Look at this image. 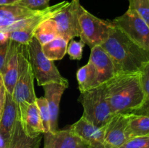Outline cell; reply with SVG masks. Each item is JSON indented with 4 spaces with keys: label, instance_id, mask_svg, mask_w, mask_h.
Returning a JSON list of instances; mask_svg holds the SVG:
<instances>
[{
    "label": "cell",
    "instance_id": "obj_1",
    "mask_svg": "<svg viewBox=\"0 0 149 148\" xmlns=\"http://www.w3.org/2000/svg\"><path fill=\"white\" fill-rule=\"evenodd\" d=\"M102 85L113 115L130 114L142 104L140 73H118Z\"/></svg>",
    "mask_w": 149,
    "mask_h": 148
},
{
    "label": "cell",
    "instance_id": "obj_2",
    "mask_svg": "<svg viewBox=\"0 0 149 148\" xmlns=\"http://www.w3.org/2000/svg\"><path fill=\"white\" fill-rule=\"evenodd\" d=\"M118 73H141L149 62V50L140 46L115 26L107 40L101 44Z\"/></svg>",
    "mask_w": 149,
    "mask_h": 148
},
{
    "label": "cell",
    "instance_id": "obj_3",
    "mask_svg": "<svg viewBox=\"0 0 149 148\" xmlns=\"http://www.w3.org/2000/svg\"><path fill=\"white\" fill-rule=\"evenodd\" d=\"M26 46L28 59L38 85L43 86L50 83H58L68 88V81L61 75L53 61L44 55L42 44L33 37Z\"/></svg>",
    "mask_w": 149,
    "mask_h": 148
},
{
    "label": "cell",
    "instance_id": "obj_4",
    "mask_svg": "<svg viewBox=\"0 0 149 148\" xmlns=\"http://www.w3.org/2000/svg\"><path fill=\"white\" fill-rule=\"evenodd\" d=\"M79 102L84 109L81 117L96 127L106 126L113 116L102 84L80 92Z\"/></svg>",
    "mask_w": 149,
    "mask_h": 148
},
{
    "label": "cell",
    "instance_id": "obj_5",
    "mask_svg": "<svg viewBox=\"0 0 149 148\" xmlns=\"http://www.w3.org/2000/svg\"><path fill=\"white\" fill-rule=\"evenodd\" d=\"M68 4L69 1H63L49 6L34 15L15 23L9 27L4 33L8 39L26 45L33 39L35 30L42 22L55 17Z\"/></svg>",
    "mask_w": 149,
    "mask_h": 148
},
{
    "label": "cell",
    "instance_id": "obj_6",
    "mask_svg": "<svg viewBox=\"0 0 149 148\" xmlns=\"http://www.w3.org/2000/svg\"><path fill=\"white\" fill-rule=\"evenodd\" d=\"M114 27L112 21L98 18L82 8L79 19V36L90 49L103 44Z\"/></svg>",
    "mask_w": 149,
    "mask_h": 148
},
{
    "label": "cell",
    "instance_id": "obj_7",
    "mask_svg": "<svg viewBox=\"0 0 149 148\" xmlns=\"http://www.w3.org/2000/svg\"><path fill=\"white\" fill-rule=\"evenodd\" d=\"M112 23L135 43L149 50V26L137 12L128 9Z\"/></svg>",
    "mask_w": 149,
    "mask_h": 148
},
{
    "label": "cell",
    "instance_id": "obj_8",
    "mask_svg": "<svg viewBox=\"0 0 149 148\" xmlns=\"http://www.w3.org/2000/svg\"><path fill=\"white\" fill-rule=\"evenodd\" d=\"M34 75L32 71L26 53V46L23 44L20 59L18 77L15 85L13 98L17 104L20 103L36 102V96L34 91Z\"/></svg>",
    "mask_w": 149,
    "mask_h": 148
},
{
    "label": "cell",
    "instance_id": "obj_9",
    "mask_svg": "<svg viewBox=\"0 0 149 148\" xmlns=\"http://www.w3.org/2000/svg\"><path fill=\"white\" fill-rule=\"evenodd\" d=\"M83 7L80 0H71L69 4L52 19L56 23L60 36L68 41L79 36V19Z\"/></svg>",
    "mask_w": 149,
    "mask_h": 148
},
{
    "label": "cell",
    "instance_id": "obj_10",
    "mask_svg": "<svg viewBox=\"0 0 149 148\" xmlns=\"http://www.w3.org/2000/svg\"><path fill=\"white\" fill-rule=\"evenodd\" d=\"M22 46V44L15 41L9 40L7 55L1 71L4 86L7 92L10 94H13L18 77Z\"/></svg>",
    "mask_w": 149,
    "mask_h": 148
},
{
    "label": "cell",
    "instance_id": "obj_11",
    "mask_svg": "<svg viewBox=\"0 0 149 148\" xmlns=\"http://www.w3.org/2000/svg\"><path fill=\"white\" fill-rule=\"evenodd\" d=\"M18 119L23 131L30 137L45 133L39 109L36 102L18 104Z\"/></svg>",
    "mask_w": 149,
    "mask_h": 148
},
{
    "label": "cell",
    "instance_id": "obj_12",
    "mask_svg": "<svg viewBox=\"0 0 149 148\" xmlns=\"http://www.w3.org/2000/svg\"><path fill=\"white\" fill-rule=\"evenodd\" d=\"M18 104L7 91L4 110L0 119V148H8L17 120Z\"/></svg>",
    "mask_w": 149,
    "mask_h": 148
},
{
    "label": "cell",
    "instance_id": "obj_13",
    "mask_svg": "<svg viewBox=\"0 0 149 148\" xmlns=\"http://www.w3.org/2000/svg\"><path fill=\"white\" fill-rule=\"evenodd\" d=\"M129 115H114L106 124L104 133L105 148H119L127 142L126 129Z\"/></svg>",
    "mask_w": 149,
    "mask_h": 148
},
{
    "label": "cell",
    "instance_id": "obj_14",
    "mask_svg": "<svg viewBox=\"0 0 149 148\" xmlns=\"http://www.w3.org/2000/svg\"><path fill=\"white\" fill-rule=\"evenodd\" d=\"M89 62L92 64L95 73L96 86L103 84L116 74L111 59L101 46L92 48Z\"/></svg>",
    "mask_w": 149,
    "mask_h": 148
},
{
    "label": "cell",
    "instance_id": "obj_15",
    "mask_svg": "<svg viewBox=\"0 0 149 148\" xmlns=\"http://www.w3.org/2000/svg\"><path fill=\"white\" fill-rule=\"evenodd\" d=\"M68 129L79 136L88 148H105L104 133L106 126L98 128L81 117Z\"/></svg>",
    "mask_w": 149,
    "mask_h": 148
},
{
    "label": "cell",
    "instance_id": "obj_16",
    "mask_svg": "<svg viewBox=\"0 0 149 148\" xmlns=\"http://www.w3.org/2000/svg\"><path fill=\"white\" fill-rule=\"evenodd\" d=\"M45 134V146L49 148H88L82 139L69 129L47 132Z\"/></svg>",
    "mask_w": 149,
    "mask_h": 148
},
{
    "label": "cell",
    "instance_id": "obj_17",
    "mask_svg": "<svg viewBox=\"0 0 149 148\" xmlns=\"http://www.w3.org/2000/svg\"><path fill=\"white\" fill-rule=\"evenodd\" d=\"M39 11L30 10L19 3L0 5V33H4L9 27Z\"/></svg>",
    "mask_w": 149,
    "mask_h": 148
},
{
    "label": "cell",
    "instance_id": "obj_18",
    "mask_svg": "<svg viewBox=\"0 0 149 148\" xmlns=\"http://www.w3.org/2000/svg\"><path fill=\"white\" fill-rule=\"evenodd\" d=\"M45 97L47 102L50 113V131H58V119L59 114V106L61 97L66 87L58 83H50L43 86Z\"/></svg>",
    "mask_w": 149,
    "mask_h": 148
},
{
    "label": "cell",
    "instance_id": "obj_19",
    "mask_svg": "<svg viewBox=\"0 0 149 148\" xmlns=\"http://www.w3.org/2000/svg\"><path fill=\"white\" fill-rule=\"evenodd\" d=\"M42 141V135L30 137L23 131L19 119L16 121L8 148H39Z\"/></svg>",
    "mask_w": 149,
    "mask_h": 148
},
{
    "label": "cell",
    "instance_id": "obj_20",
    "mask_svg": "<svg viewBox=\"0 0 149 148\" xmlns=\"http://www.w3.org/2000/svg\"><path fill=\"white\" fill-rule=\"evenodd\" d=\"M126 133L128 140L149 135V116L130 114Z\"/></svg>",
    "mask_w": 149,
    "mask_h": 148
},
{
    "label": "cell",
    "instance_id": "obj_21",
    "mask_svg": "<svg viewBox=\"0 0 149 148\" xmlns=\"http://www.w3.org/2000/svg\"><path fill=\"white\" fill-rule=\"evenodd\" d=\"M68 41L61 36L55 38L45 44L42 45V52L47 59L50 60H60L67 53Z\"/></svg>",
    "mask_w": 149,
    "mask_h": 148
},
{
    "label": "cell",
    "instance_id": "obj_22",
    "mask_svg": "<svg viewBox=\"0 0 149 148\" xmlns=\"http://www.w3.org/2000/svg\"><path fill=\"white\" fill-rule=\"evenodd\" d=\"M60 36L56 23L52 18L42 22L36 29L33 37L42 45L48 43Z\"/></svg>",
    "mask_w": 149,
    "mask_h": 148
},
{
    "label": "cell",
    "instance_id": "obj_23",
    "mask_svg": "<svg viewBox=\"0 0 149 148\" xmlns=\"http://www.w3.org/2000/svg\"><path fill=\"white\" fill-rule=\"evenodd\" d=\"M77 78L80 92L96 87L95 73L93 65L89 61L85 65L78 70Z\"/></svg>",
    "mask_w": 149,
    "mask_h": 148
},
{
    "label": "cell",
    "instance_id": "obj_24",
    "mask_svg": "<svg viewBox=\"0 0 149 148\" xmlns=\"http://www.w3.org/2000/svg\"><path fill=\"white\" fill-rule=\"evenodd\" d=\"M141 83L143 92V100L141 105L130 114L149 116V62L140 73Z\"/></svg>",
    "mask_w": 149,
    "mask_h": 148
},
{
    "label": "cell",
    "instance_id": "obj_25",
    "mask_svg": "<svg viewBox=\"0 0 149 148\" xmlns=\"http://www.w3.org/2000/svg\"><path fill=\"white\" fill-rule=\"evenodd\" d=\"M36 105L39 109V115L42 119L45 133L50 131V113L48 107L47 102L45 97L36 98Z\"/></svg>",
    "mask_w": 149,
    "mask_h": 148
},
{
    "label": "cell",
    "instance_id": "obj_26",
    "mask_svg": "<svg viewBox=\"0 0 149 148\" xmlns=\"http://www.w3.org/2000/svg\"><path fill=\"white\" fill-rule=\"evenodd\" d=\"M129 8L135 10L149 26V0H127Z\"/></svg>",
    "mask_w": 149,
    "mask_h": 148
},
{
    "label": "cell",
    "instance_id": "obj_27",
    "mask_svg": "<svg viewBox=\"0 0 149 148\" xmlns=\"http://www.w3.org/2000/svg\"><path fill=\"white\" fill-rule=\"evenodd\" d=\"M85 44L80 40L79 41L71 39L70 43L68 44L67 47V54L69 55L71 59H79L82 57L83 49H84Z\"/></svg>",
    "mask_w": 149,
    "mask_h": 148
},
{
    "label": "cell",
    "instance_id": "obj_28",
    "mask_svg": "<svg viewBox=\"0 0 149 148\" xmlns=\"http://www.w3.org/2000/svg\"><path fill=\"white\" fill-rule=\"evenodd\" d=\"M119 148H149V135L129 139Z\"/></svg>",
    "mask_w": 149,
    "mask_h": 148
},
{
    "label": "cell",
    "instance_id": "obj_29",
    "mask_svg": "<svg viewBox=\"0 0 149 148\" xmlns=\"http://www.w3.org/2000/svg\"><path fill=\"white\" fill-rule=\"evenodd\" d=\"M51 0H20L19 4L34 11H41L49 7Z\"/></svg>",
    "mask_w": 149,
    "mask_h": 148
},
{
    "label": "cell",
    "instance_id": "obj_30",
    "mask_svg": "<svg viewBox=\"0 0 149 148\" xmlns=\"http://www.w3.org/2000/svg\"><path fill=\"white\" fill-rule=\"evenodd\" d=\"M9 40L4 33H0V74L7 55Z\"/></svg>",
    "mask_w": 149,
    "mask_h": 148
},
{
    "label": "cell",
    "instance_id": "obj_31",
    "mask_svg": "<svg viewBox=\"0 0 149 148\" xmlns=\"http://www.w3.org/2000/svg\"><path fill=\"white\" fill-rule=\"evenodd\" d=\"M6 93H7V90L4 86L2 77L0 74V119H1V114H2L3 110H4V104H5Z\"/></svg>",
    "mask_w": 149,
    "mask_h": 148
},
{
    "label": "cell",
    "instance_id": "obj_32",
    "mask_svg": "<svg viewBox=\"0 0 149 148\" xmlns=\"http://www.w3.org/2000/svg\"><path fill=\"white\" fill-rule=\"evenodd\" d=\"M20 0H0V5H5V4H12L19 3Z\"/></svg>",
    "mask_w": 149,
    "mask_h": 148
},
{
    "label": "cell",
    "instance_id": "obj_33",
    "mask_svg": "<svg viewBox=\"0 0 149 148\" xmlns=\"http://www.w3.org/2000/svg\"><path fill=\"white\" fill-rule=\"evenodd\" d=\"M44 148H49V147H44Z\"/></svg>",
    "mask_w": 149,
    "mask_h": 148
}]
</instances>
